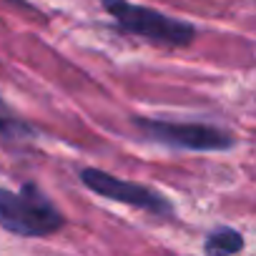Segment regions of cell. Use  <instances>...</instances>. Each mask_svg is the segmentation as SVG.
<instances>
[{"mask_svg":"<svg viewBox=\"0 0 256 256\" xmlns=\"http://www.w3.org/2000/svg\"><path fill=\"white\" fill-rule=\"evenodd\" d=\"M60 208L36 184H23L18 191L0 188V228L16 236L40 238L63 228Z\"/></svg>","mask_w":256,"mask_h":256,"instance_id":"1","label":"cell"},{"mask_svg":"<svg viewBox=\"0 0 256 256\" xmlns=\"http://www.w3.org/2000/svg\"><path fill=\"white\" fill-rule=\"evenodd\" d=\"M103 8L110 13V18L136 38H144L148 43L158 46H188L196 38V28L186 20L168 18L161 10L136 6L128 0H100Z\"/></svg>","mask_w":256,"mask_h":256,"instance_id":"2","label":"cell"},{"mask_svg":"<svg viewBox=\"0 0 256 256\" xmlns=\"http://www.w3.org/2000/svg\"><path fill=\"white\" fill-rule=\"evenodd\" d=\"M134 123L144 131L146 138L178 151H226L236 144L228 131H221L208 123H178L158 118H136Z\"/></svg>","mask_w":256,"mask_h":256,"instance_id":"3","label":"cell"},{"mask_svg":"<svg viewBox=\"0 0 256 256\" xmlns=\"http://www.w3.org/2000/svg\"><path fill=\"white\" fill-rule=\"evenodd\" d=\"M80 181L93 194H98L103 198H110V201H118V204H126V206H136V208L148 211L154 216H171L174 214V204L164 194H158V191H154L144 184L110 176L100 168H83Z\"/></svg>","mask_w":256,"mask_h":256,"instance_id":"4","label":"cell"},{"mask_svg":"<svg viewBox=\"0 0 256 256\" xmlns=\"http://www.w3.org/2000/svg\"><path fill=\"white\" fill-rule=\"evenodd\" d=\"M241 248H244V238L234 228H216L214 234H208V238L204 244V251L211 256H228Z\"/></svg>","mask_w":256,"mask_h":256,"instance_id":"5","label":"cell"},{"mask_svg":"<svg viewBox=\"0 0 256 256\" xmlns=\"http://www.w3.org/2000/svg\"><path fill=\"white\" fill-rule=\"evenodd\" d=\"M0 131H3V134H18L20 131V126H18V120H13L10 116H6L3 110H0Z\"/></svg>","mask_w":256,"mask_h":256,"instance_id":"6","label":"cell"}]
</instances>
